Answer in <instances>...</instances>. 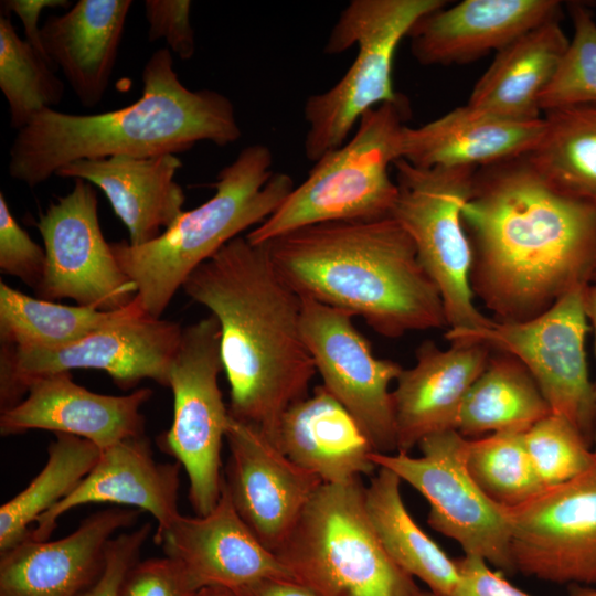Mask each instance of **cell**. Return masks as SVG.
I'll use <instances>...</instances> for the list:
<instances>
[{"mask_svg": "<svg viewBox=\"0 0 596 596\" xmlns=\"http://www.w3.org/2000/svg\"><path fill=\"white\" fill-rule=\"evenodd\" d=\"M470 286L497 318L536 317L596 275V205L562 193L525 156L476 172L462 209Z\"/></svg>", "mask_w": 596, "mask_h": 596, "instance_id": "obj_1", "label": "cell"}, {"mask_svg": "<svg viewBox=\"0 0 596 596\" xmlns=\"http://www.w3.org/2000/svg\"><path fill=\"white\" fill-rule=\"evenodd\" d=\"M182 289L221 329L230 415L274 444L285 412L317 373L301 332V296L278 273L267 243L238 236L201 264Z\"/></svg>", "mask_w": 596, "mask_h": 596, "instance_id": "obj_2", "label": "cell"}, {"mask_svg": "<svg viewBox=\"0 0 596 596\" xmlns=\"http://www.w3.org/2000/svg\"><path fill=\"white\" fill-rule=\"evenodd\" d=\"M141 78L140 98L119 109L89 115L39 111L17 131L9 175L34 188L78 160L178 155L200 141L225 147L241 138L231 99L216 91L185 87L169 49L152 53Z\"/></svg>", "mask_w": 596, "mask_h": 596, "instance_id": "obj_3", "label": "cell"}, {"mask_svg": "<svg viewBox=\"0 0 596 596\" xmlns=\"http://www.w3.org/2000/svg\"><path fill=\"white\" fill-rule=\"evenodd\" d=\"M267 244L300 296L359 316L383 337L447 327L440 292L392 216L308 225Z\"/></svg>", "mask_w": 596, "mask_h": 596, "instance_id": "obj_4", "label": "cell"}, {"mask_svg": "<svg viewBox=\"0 0 596 596\" xmlns=\"http://www.w3.org/2000/svg\"><path fill=\"white\" fill-rule=\"evenodd\" d=\"M272 167L270 149L249 145L219 172L213 196L183 211L158 237L142 245L110 243L150 316L161 318L194 269L280 206L295 185L289 174L274 172Z\"/></svg>", "mask_w": 596, "mask_h": 596, "instance_id": "obj_5", "label": "cell"}, {"mask_svg": "<svg viewBox=\"0 0 596 596\" xmlns=\"http://www.w3.org/2000/svg\"><path fill=\"white\" fill-rule=\"evenodd\" d=\"M408 111L404 96L366 111L354 135L317 160L307 178L246 238L264 244L308 225L392 216L398 189L390 168L401 159Z\"/></svg>", "mask_w": 596, "mask_h": 596, "instance_id": "obj_6", "label": "cell"}, {"mask_svg": "<svg viewBox=\"0 0 596 596\" xmlns=\"http://www.w3.org/2000/svg\"><path fill=\"white\" fill-rule=\"evenodd\" d=\"M364 492L361 478L322 483L277 556L316 596H421L379 540Z\"/></svg>", "mask_w": 596, "mask_h": 596, "instance_id": "obj_7", "label": "cell"}, {"mask_svg": "<svg viewBox=\"0 0 596 596\" xmlns=\"http://www.w3.org/2000/svg\"><path fill=\"white\" fill-rule=\"evenodd\" d=\"M448 3L444 0H352L340 13L324 53L353 45L358 53L342 78L326 92L310 95L304 117L308 126L304 150L316 162L341 147L361 117L402 95L393 86L394 57L415 23Z\"/></svg>", "mask_w": 596, "mask_h": 596, "instance_id": "obj_8", "label": "cell"}, {"mask_svg": "<svg viewBox=\"0 0 596 596\" xmlns=\"http://www.w3.org/2000/svg\"><path fill=\"white\" fill-rule=\"evenodd\" d=\"M393 168L398 194L392 217L407 232L422 266L436 284L447 327L468 331L492 326L494 320L473 304L472 249L461 216L477 169L419 168L403 159Z\"/></svg>", "mask_w": 596, "mask_h": 596, "instance_id": "obj_9", "label": "cell"}, {"mask_svg": "<svg viewBox=\"0 0 596 596\" xmlns=\"http://www.w3.org/2000/svg\"><path fill=\"white\" fill-rule=\"evenodd\" d=\"M222 370L221 329L211 315L182 331L169 371L173 419L158 439L185 470L196 515L210 513L222 494L221 451L230 419L219 384Z\"/></svg>", "mask_w": 596, "mask_h": 596, "instance_id": "obj_10", "label": "cell"}, {"mask_svg": "<svg viewBox=\"0 0 596 596\" xmlns=\"http://www.w3.org/2000/svg\"><path fill=\"white\" fill-rule=\"evenodd\" d=\"M586 286L571 290L529 320L494 321L488 328L468 331L448 329L445 337L450 343L480 342L517 358L536 382L551 413L567 419L594 447L596 389L585 351Z\"/></svg>", "mask_w": 596, "mask_h": 596, "instance_id": "obj_11", "label": "cell"}, {"mask_svg": "<svg viewBox=\"0 0 596 596\" xmlns=\"http://www.w3.org/2000/svg\"><path fill=\"white\" fill-rule=\"evenodd\" d=\"M419 457L373 451L377 468H387L428 502V525L456 541L497 571L515 573L508 508L478 486L466 462L467 438L456 429L432 434L418 443Z\"/></svg>", "mask_w": 596, "mask_h": 596, "instance_id": "obj_12", "label": "cell"}, {"mask_svg": "<svg viewBox=\"0 0 596 596\" xmlns=\"http://www.w3.org/2000/svg\"><path fill=\"white\" fill-rule=\"evenodd\" d=\"M182 331L177 322L143 312L57 350L1 344L0 411L21 402L31 380L74 369L105 371L124 390L143 379L168 387Z\"/></svg>", "mask_w": 596, "mask_h": 596, "instance_id": "obj_13", "label": "cell"}, {"mask_svg": "<svg viewBox=\"0 0 596 596\" xmlns=\"http://www.w3.org/2000/svg\"><path fill=\"white\" fill-rule=\"evenodd\" d=\"M508 513L515 572L554 584H596V448L579 475Z\"/></svg>", "mask_w": 596, "mask_h": 596, "instance_id": "obj_14", "label": "cell"}, {"mask_svg": "<svg viewBox=\"0 0 596 596\" xmlns=\"http://www.w3.org/2000/svg\"><path fill=\"white\" fill-rule=\"evenodd\" d=\"M97 191L74 179L72 190L42 213L36 227L46 254L43 280L35 291L45 300L68 298L79 306L117 310L137 295L120 268L98 221Z\"/></svg>", "mask_w": 596, "mask_h": 596, "instance_id": "obj_15", "label": "cell"}, {"mask_svg": "<svg viewBox=\"0 0 596 596\" xmlns=\"http://www.w3.org/2000/svg\"><path fill=\"white\" fill-rule=\"evenodd\" d=\"M353 316L301 296V332L322 385L354 417L376 453L397 451L390 385L403 368L373 354Z\"/></svg>", "mask_w": 596, "mask_h": 596, "instance_id": "obj_16", "label": "cell"}, {"mask_svg": "<svg viewBox=\"0 0 596 596\" xmlns=\"http://www.w3.org/2000/svg\"><path fill=\"white\" fill-rule=\"evenodd\" d=\"M223 486L247 526L276 553L322 480L290 460L256 427L230 415Z\"/></svg>", "mask_w": 596, "mask_h": 596, "instance_id": "obj_17", "label": "cell"}, {"mask_svg": "<svg viewBox=\"0 0 596 596\" xmlns=\"http://www.w3.org/2000/svg\"><path fill=\"white\" fill-rule=\"evenodd\" d=\"M139 514L132 508L100 510L54 541L29 533L0 553V596H81L102 575L110 540Z\"/></svg>", "mask_w": 596, "mask_h": 596, "instance_id": "obj_18", "label": "cell"}, {"mask_svg": "<svg viewBox=\"0 0 596 596\" xmlns=\"http://www.w3.org/2000/svg\"><path fill=\"white\" fill-rule=\"evenodd\" d=\"M153 540L166 555L182 563L199 588L220 585L237 589L263 579H294L277 554L238 515L224 486L210 513H180L155 533Z\"/></svg>", "mask_w": 596, "mask_h": 596, "instance_id": "obj_19", "label": "cell"}, {"mask_svg": "<svg viewBox=\"0 0 596 596\" xmlns=\"http://www.w3.org/2000/svg\"><path fill=\"white\" fill-rule=\"evenodd\" d=\"M152 391L138 389L128 395L92 392L58 372L31 380L21 402L1 412L0 434L10 436L43 429L87 439L100 450L124 439L141 436V406Z\"/></svg>", "mask_w": 596, "mask_h": 596, "instance_id": "obj_20", "label": "cell"}, {"mask_svg": "<svg viewBox=\"0 0 596 596\" xmlns=\"http://www.w3.org/2000/svg\"><path fill=\"white\" fill-rule=\"evenodd\" d=\"M491 348L480 342L450 343L439 349L430 340L416 350V363L403 369L392 391L397 451L409 453L435 433L455 429L462 402L485 371Z\"/></svg>", "mask_w": 596, "mask_h": 596, "instance_id": "obj_21", "label": "cell"}, {"mask_svg": "<svg viewBox=\"0 0 596 596\" xmlns=\"http://www.w3.org/2000/svg\"><path fill=\"white\" fill-rule=\"evenodd\" d=\"M446 6L421 18L408 34L412 54L423 65L478 60L562 13L556 0H465Z\"/></svg>", "mask_w": 596, "mask_h": 596, "instance_id": "obj_22", "label": "cell"}, {"mask_svg": "<svg viewBox=\"0 0 596 596\" xmlns=\"http://www.w3.org/2000/svg\"><path fill=\"white\" fill-rule=\"evenodd\" d=\"M179 462L155 460L145 435L130 437L102 450L81 483L62 501L43 513L30 531L35 540H49L61 515L88 503H115L149 512L156 533L179 514Z\"/></svg>", "mask_w": 596, "mask_h": 596, "instance_id": "obj_23", "label": "cell"}, {"mask_svg": "<svg viewBox=\"0 0 596 596\" xmlns=\"http://www.w3.org/2000/svg\"><path fill=\"white\" fill-rule=\"evenodd\" d=\"M544 129V117L512 120L465 105L419 127L405 126L401 159L419 168H486L526 156Z\"/></svg>", "mask_w": 596, "mask_h": 596, "instance_id": "obj_24", "label": "cell"}, {"mask_svg": "<svg viewBox=\"0 0 596 596\" xmlns=\"http://www.w3.org/2000/svg\"><path fill=\"white\" fill-rule=\"evenodd\" d=\"M182 162L177 155L116 156L68 163L56 177L82 179L100 189L129 233L142 245L168 228L184 211L185 195L175 181ZM163 230V231H164Z\"/></svg>", "mask_w": 596, "mask_h": 596, "instance_id": "obj_25", "label": "cell"}, {"mask_svg": "<svg viewBox=\"0 0 596 596\" xmlns=\"http://www.w3.org/2000/svg\"><path fill=\"white\" fill-rule=\"evenodd\" d=\"M131 6V0H78L40 28L45 56L86 108L98 105L108 88Z\"/></svg>", "mask_w": 596, "mask_h": 596, "instance_id": "obj_26", "label": "cell"}, {"mask_svg": "<svg viewBox=\"0 0 596 596\" xmlns=\"http://www.w3.org/2000/svg\"><path fill=\"white\" fill-rule=\"evenodd\" d=\"M275 445L323 483L377 470L371 458L375 450L361 426L322 384L285 412Z\"/></svg>", "mask_w": 596, "mask_h": 596, "instance_id": "obj_27", "label": "cell"}, {"mask_svg": "<svg viewBox=\"0 0 596 596\" xmlns=\"http://www.w3.org/2000/svg\"><path fill=\"white\" fill-rule=\"evenodd\" d=\"M570 40L560 19L549 20L497 52L475 84L467 105L512 120L541 118L540 100L553 81Z\"/></svg>", "mask_w": 596, "mask_h": 596, "instance_id": "obj_28", "label": "cell"}, {"mask_svg": "<svg viewBox=\"0 0 596 596\" xmlns=\"http://www.w3.org/2000/svg\"><path fill=\"white\" fill-rule=\"evenodd\" d=\"M401 478L377 468L365 487L364 502L371 524L391 558L435 594L450 593L458 582L456 561L416 523L401 494Z\"/></svg>", "mask_w": 596, "mask_h": 596, "instance_id": "obj_29", "label": "cell"}, {"mask_svg": "<svg viewBox=\"0 0 596 596\" xmlns=\"http://www.w3.org/2000/svg\"><path fill=\"white\" fill-rule=\"evenodd\" d=\"M143 312L137 295L126 307L104 311L34 298L0 281V343L14 348L57 350Z\"/></svg>", "mask_w": 596, "mask_h": 596, "instance_id": "obj_30", "label": "cell"}, {"mask_svg": "<svg viewBox=\"0 0 596 596\" xmlns=\"http://www.w3.org/2000/svg\"><path fill=\"white\" fill-rule=\"evenodd\" d=\"M551 414L528 369L505 352L490 356L460 407L455 429L462 436L492 432H526Z\"/></svg>", "mask_w": 596, "mask_h": 596, "instance_id": "obj_31", "label": "cell"}, {"mask_svg": "<svg viewBox=\"0 0 596 596\" xmlns=\"http://www.w3.org/2000/svg\"><path fill=\"white\" fill-rule=\"evenodd\" d=\"M544 113V132L526 160L556 190L596 205V103Z\"/></svg>", "mask_w": 596, "mask_h": 596, "instance_id": "obj_32", "label": "cell"}, {"mask_svg": "<svg viewBox=\"0 0 596 596\" xmlns=\"http://www.w3.org/2000/svg\"><path fill=\"white\" fill-rule=\"evenodd\" d=\"M100 453L87 439L55 434L42 470L0 508V553L23 540L43 513L70 494L96 465Z\"/></svg>", "mask_w": 596, "mask_h": 596, "instance_id": "obj_33", "label": "cell"}, {"mask_svg": "<svg viewBox=\"0 0 596 596\" xmlns=\"http://www.w3.org/2000/svg\"><path fill=\"white\" fill-rule=\"evenodd\" d=\"M45 56L20 38L0 15V89L9 105L10 127L19 131L39 111L58 105L64 83Z\"/></svg>", "mask_w": 596, "mask_h": 596, "instance_id": "obj_34", "label": "cell"}, {"mask_svg": "<svg viewBox=\"0 0 596 596\" xmlns=\"http://www.w3.org/2000/svg\"><path fill=\"white\" fill-rule=\"evenodd\" d=\"M466 462L483 492L505 508L525 502L544 488L526 450L523 433L499 432L467 439Z\"/></svg>", "mask_w": 596, "mask_h": 596, "instance_id": "obj_35", "label": "cell"}, {"mask_svg": "<svg viewBox=\"0 0 596 596\" xmlns=\"http://www.w3.org/2000/svg\"><path fill=\"white\" fill-rule=\"evenodd\" d=\"M574 34L561 65L543 93L541 110L596 103V21L583 3L571 2Z\"/></svg>", "mask_w": 596, "mask_h": 596, "instance_id": "obj_36", "label": "cell"}, {"mask_svg": "<svg viewBox=\"0 0 596 596\" xmlns=\"http://www.w3.org/2000/svg\"><path fill=\"white\" fill-rule=\"evenodd\" d=\"M524 444L544 487L565 482L584 471L594 447L564 417L549 414L523 433Z\"/></svg>", "mask_w": 596, "mask_h": 596, "instance_id": "obj_37", "label": "cell"}, {"mask_svg": "<svg viewBox=\"0 0 596 596\" xmlns=\"http://www.w3.org/2000/svg\"><path fill=\"white\" fill-rule=\"evenodd\" d=\"M46 266L44 247L34 242L11 213L4 193L0 192V269L18 277L35 291Z\"/></svg>", "mask_w": 596, "mask_h": 596, "instance_id": "obj_38", "label": "cell"}, {"mask_svg": "<svg viewBox=\"0 0 596 596\" xmlns=\"http://www.w3.org/2000/svg\"><path fill=\"white\" fill-rule=\"evenodd\" d=\"M196 589L182 563L166 555L137 561L126 572L117 596H192Z\"/></svg>", "mask_w": 596, "mask_h": 596, "instance_id": "obj_39", "label": "cell"}, {"mask_svg": "<svg viewBox=\"0 0 596 596\" xmlns=\"http://www.w3.org/2000/svg\"><path fill=\"white\" fill-rule=\"evenodd\" d=\"M145 15L149 25L148 41L164 40L170 52L190 60L195 52L194 30L190 20L189 0H146Z\"/></svg>", "mask_w": 596, "mask_h": 596, "instance_id": "obj_40", "label": "cell"}, {"mask_svg": "<svg viewBox=\"0 0 596 596\" xmlns=\"http://www.w3.org/2000/svg\"><path fill=\"white\" fill-rule=\"evenodd\" d=\"M151 530V523L147 522L132 531L115 535L108 543L102 575L81 596H117L126 572L139 561L140 551Z\"/></svg>", "mask_w": 596, "mask_h": 596, "instance_id": "obj_41", "label": "cell"}, {"mask_svg": "<svg viewBox=\"0 0 596 596\" xmlns=\"http://www.w3.org/2000/svg\"><path fill=\"white\" fill-rule=\"evenodd\" d=\"M456 565L459 577L450 593L443 595L422 589L421 596H531L477 555L465 554Z\"/></svg>", "mask_w": 596, "mask_h": 596, "instance_id": "obj_42", "label": "cell"}, {"mask_svg": "<svg viewBox=\"0 0 596 596\" xmlns=\"http://www.w3.org/2000/svg\"><path fill=\"white\" fill-rule=\"evenodd\" d=\"M70 3L67 0H4L1 1V7L7 13L12 12L20 19L24 40L45 56L40 39V17L45 9L67 8Z\"/></svg>", "mask_w": 596, "mask_h": 596, "instance_id": "obj_43", "label": "cell"}, {"mask_svg": "<svg viewBox=\"0 0 596 596\" xmlns=\"http://www.w3.org/2000/svg\"><path fill=\"white\" fill-rule=\"evenodd\" d=\"M242 596H316L294 579H263L237 588Z\"/></svg>", "mask_w": 596, "mask_h": 596, "instance_id": "obj_44", "label": "cell"}, {"mask_svg": "<svg viewBox=\"0 0 596 596\" xmlns=\"http://www.w3.org/2000/svg\"><path fill=\"white\" fill-rule=\"evenodd\" d=\"M584 306L587 319L590 321L595 336V354H596V283L586 286L584 294ZM596 389V383H595ZM594 448H596V434Z\"/></svg>", "mask_w": 596, "mask_h": 596, "instance_id": "obj_45", "label": "cell"}, {"mask_svg": "<svg viewBox=\"0 0 596 596\" xmlns=\"http://www.w3.org/2000/svg\"><path fill=\"white\" fill-rule=\"evenodd\" d=\"M192 596H242V594L231 587L220 585H209L196 589Z\"/></svg>", "mask_w": 596, "mask_h": 596, "instance_id": "obj_46", "label": "cell"}, {"mask_svg": "<svg viewBox=\"0 0 596 596\" xmlns=\"http://www.w3.org/2000/svg\"><path fill=\"white\" fill-rule=\"evenodd\" d=\"M567 596H596V588L586 585H571Z\"/></svg>", "mask_w": 596, "mask_h": 596, "instance_id": "obj_47", "label": "cell"}, {"mask_svg": "<svg viewBox=\"0 0 596 596\" xmlns=\"http://www.w3.org/2000/svg\"><path fill=\"white\" fill-rule=\"evenodd\" d=\"M593 283H596V275H595V277H594V280H593Z\"/></svg>", "mask_w": 596, "mask_h": 596, "instance_id": "obj_48", "label": "cell"}]
</instances>
